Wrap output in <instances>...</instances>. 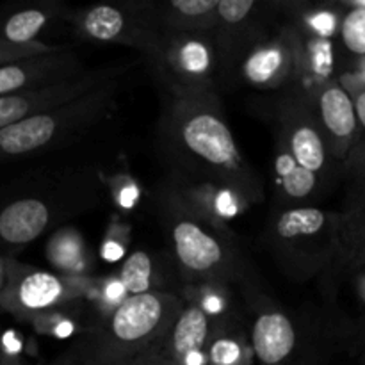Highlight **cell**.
I'll return each mask as SVG.
<instances>
[{
  "instance_id": "6da1fadb",
  "label": "cell",
  "mask_w": 365,
  "mask_h": 365,
  "mask_svg": "<svg viewBox=\"0 0 365 365\" xmlns=\"http://www.w3.org/2000/svg\"><path fill=\"white\" fill-rule=\"evenodd\" d=\"M163 134L178 173L230 185L252 203L264 200L262 180L242 155L217 95L171 98Z\"/></svg>"
},
{
  "instance_id": "7a4b0ae2",
  "label": "cell",
  "mask_w": 365,
  "mask_h": 365,
  "mask_svg": "<svg viewBox=\"0 0 365 365\" xmlns=\"http://www.w3.org/2000/svg\"><path fill=\"white\" fill-rule=\"evenodd\" d=\"M103 187L102 173L89 166L18 184L0 196V250L24 248L50 228L93 209Z\"/></svg>"
},
{
  "instance_id": "3957f363",
  "label": "cell",
  "mask_w": 365,
  "mask_h": 365,
  "mask_svg": "<svg viewBox=\"0 0 365 365\" xmlns=\"http://www.w3.org/2000/svg\"><path fill=\"white\" fill-rule=\"evenodd\" d=\"M160 217L170 239L171 255L185 282H250V269L235 246L232 232L220 230L192 212L166 184L157 195Z\"/></svg>"
},
{
  "instance_id": "277c9868",
  "label": "cell",
  "mask_w": 365,
  "mask_h": 365,
  "mask_svg": "<svg viewBox=\"0 0 365 365\" xmlns=\"http://www.w3.org/2000/svg\"><path fill=\"white\" fill-rule=\"evenodd\" d=\"M123 77L53 109L0 128V166L61 148L113 116Z\"/></svg>"
},
{
  "instance_id": "5b68a950",
  "label": "cell",
  "mask_w": 365,
  "mask_h": 365,
  "mask_svg": "<svg viewBox=\"0 0 365 365\" xmlns=\"http://www.w3.org/2000/svg\"><path fill=\"white\" fill-rule=\"evenodd\" d=\"M184 305V298L170 291L128 296L77 346L96 365H121L163 341Z\"/></svg>"
},
{
  "instance_id": "8992f818",
  "label": "cell",
  "mask_w": 365,
  "mask_h": 365,
  "mask_svg": "<svg viewBox=\"0 0 365 365\" xmlns=\"http://www.w3.org/2000/svg\"><path fill=\"white\" fill-rule=\"evenodd\" d=\"M266 245L282 273L307 282L335 267L341 253V212L321 207L278 209L266 228Z\"/></svg>"
},
{
  "instance_id": "52a82bcc",
  "label": "cell",
  "mask_w": 365,
  "mask_h": 365,
  "mask_svg": "<svg viewBox=\"0 0 365 365\" xmlns=\"http://www.w3.org/2000/svg\"><path fill=\"white\" fill-rule=\"evenodd\" d=\"M64 20L71 24L75 34L86 41L100 45H123L139 50L148 59L159 46L163 31L153 14V2L93 4L66 9Z\"/></svg>"
},
{
  "instance_id": "ba28073f",
  "label": "cell",
  "mask_w": 365,
  "mask_h": 365,
  "mask_svg": "<svg viewBox=\"0 0 365 365\" xmlns=\"http://www.w3.org/2000/svg\"><path fill=\"white\" fill-rule=\"evenodd\" d=\"M148 61L171 98L216 95L221 66L212 34H163Z\"/></svg>"
},
{
  "instance_id": "9c48e42d",
  "label": "cell",
  "mask_w": 365,
  "mask_h": 365,
  "mask_svg": "<svg viewBox=\"0 0 365 365\" xmlns=\"http://www.w3.org/2000/svg\"><path fill=\"white\" fill-rule=\"evenodd\" d=\"M274 125L278 141L302 166L316 173L324 185L342 177V170L331 157L309 96L296 89L282 93L274 106Z\"/></svg>"
},
{
  "instance_id": "30bf717a",
  "label": "cell",
  "mask_w": 365,
  "mask_h": 365,
  "mask_svg": "<svg viewBox=\"0 0 365 365\" xmlns=\"http://www.w3.org/2000/svg\"><path fill=\"white\" fill-rule=\"evenodd\" d=\"M89 278H70L59 273L21 264L13 257L7 285L2 292V309L24 323L39 316L70 307L78 296L86 294Z\"/></svg>"
},
{
  "instance_id": "8fae6325",
  "label": "cell",
  "mask_w": 365,
  "mask_h": 365,
  "mask_svg": "<svg viewBox=\"0 0 365 365\" xmlns=\"http://www.w3.org/2000/svg\"><path fill=\"white\" fill-rule=\"evenodd\" d=\"M242 287L253 310L250 335L257 365H316V356L296 321L252 282Z\"/></svg>"
},
{
  "instance_id": "7c38bea8",
  "label": "cell",
  "mask_w": 365,
  "mask_h": 365,
  "mask_svg": "<svg viewBox=\"0 0 365 365\" xmlns=\"http://www.w3.org/2000/svg\"><path fill=\"white\" fill-rule=\"evenodd\" d=\"M242 84L262 91H289L298 82L294 29L282 21L253 43L234 66Z\"/></svg>"
},
{
  "instance_id": "4fadbf2b",
  "label": "cell",
  "mask_w": 365,
  "mask_h": 365,
  "mask_svg": "<svg viewBox=\"0 0 365 365\" xmlns=\"http://www.w3.org/2000/svg\"><path fill=\"white\" fill-rule=\"evenodd\" d=\"M277 16H282V2L220 0L212 36L220 52L221 70H232L253 43L273 31Z\"/></svg>"
},
{
  "instance_id": "5bb4252c",
  "label": "cell",
  "mask_w": 365,
  "mask_h": 365,
  "mask_svg": "<svg viewBox=\"0 0 365 365\" xmlns=\"http://www.w3.org/2000/svg\"><path fill=\"white\" fill-rule=\"evenodd\" d=\"M128 70H130V64H106V66L86 70L77 77L66 78L56 84L14 93L9 96H0V128H6L25 118L71 102L98 86L125 77Z\"/></svg>"
},
{
  "instance_id": "9a60e30c",
  "label": "cell",
  "mask_w": 365,
  "mask_h": 365,
  "mask_svg": "<svg viewBox=\"0 0 365 365\" xmlns=\"http://www.w3.org/2000/svg\"><path fill=\"white\" fill-rule=\"evenodd\" d=\"M164 184L200 217L220 230H228L232 220L242 216L253 205L242 192L227 184L195 178L175 171Z\"/></svg>"
},
{
  "instance_id": "2e32d148",
  "label": "cell",
  "mask_w": 365,
  "mask_h": 365,
  "mask_svg": "<svg viewBox=\"0 0 365 365\" xmlns=\"http://www.w3.org/2000/svg\"><path fill=\"white\" fill-rule=\"evenodd\" d=\"M307 96L312 103L331 157L344 171L346 163L355 146L356 128H359L355 102H353L351 95L342 88L339 78H335Z\"/></svg>"
},
{
  "instance_id": "e0dca14e",
  "label": "cell",
  "mask_w": 365,
  "mask_h": 365,
  "mask_svg": "<svg viewBox=\"0 0 365 365\" xmlns=\"http://www.w3.org/2000/svg\"><path fill=\"white\" fill-rule=\"evenodd\" d=\"M82 71L86 68L77 53L68 46H57L48 53L0 66V96L56 84L77 77Z\"/></svg>"
},
{
  "instance_id": "ac0fdd59",
  "label": "cell",
  "mask_w": 365,
  "mask_h": 365,
  "mask_svg": "<svg viewBox=\"0 0 365 365\" xmlns=\"http://www.w3.org/2000/svg\"><path fill=\"white\" fill-rule=\"evenodd\" d=\"M221 321L212 319L192 303H185L164 337L170 365H207V349Z\"/></svg>"
},
{
  "instance_id": "d6986e66",
  "label": "cell",
  "mask_w": 365,
  "mask_h": 365,
  "mask_svg": "<svg viewBox=\"0 0 365 365\" xmlns=\"http://www.w3.org/2000/svg\"><path fill=\"white\" fill-rule=\"evenodd\" d=\"M274 198L280 209L312 207L327 189L316 173L307 170L289 153V150L277 139L273 160Z\"/></svg>"
},
{
  "instance_id": "ffe728a7",
  "label": "cell",
  "mask_w": 365,
  "mask_h": 365,
  "mask_svg": "<svg viewBox=\"0 0 365 365\" xmlns=\"http://www.w3.org/2000/svg\"><path fill=\"white\" fill-rule=\"evenodd\" d=\"M294 36L296 52H298V82L294 89L302 91L303 95H310L327 82L337 78L341 70V57H339L337 45L331 39L302 34L296 29Z\"/></svg>"
},
{
  "instance_id": "44dd1931",
  "label": "cell",
  "mask_w": 365,
  "mask_h": 365,
  "mask_svg": "<svg viewBox=\"0 0 365 365\" xmlns=\"http://www.w3.org/2000/svg\"><path fill=\"white\" fill-rule=\"evenodd\" d=\"M220 0L153 2V14L163 34H214Z\"/></svg>"
},
{
  "instance_id": "7402d4cb",
  "label": "cell",
  "mask_w": 365,
  "mask_h": 365,
  "mask_svg": "<svg viewBox=\"0 0 365 365\" xmlns=\"http://www.w3.org/2000/svg\"><path fill=\"white\" fill-rule=\"evenodd\" d=\"M341 253L335 267L359 271L365 267V185H349L341 210Z\"/></svg>"
},
{
  "instance_id": "603a6c76",
  "label": "cell",
  "mask_w": 365,
  "mask_h": 365,
  "mask_svg": "<svg viewBox=\"0 0 365 365\" xmlns=\"http://www.w3.org/2000/svg\"><path fill=\"white\" fill-rule=\"evenodd\" d=\"M66 7L59 2H38L21 6L0 18V39L11 45H34L38 36L56 18H63Z\"/></svg>"
},
{
  "instance_id": "cb8c5ba5",
  "label": "cell",
  "mask_w": 365,
  "mask_h": 365,
  "mask_svg": "<svg viewBox=\"0 0 365 365\" xmlns=\"http://www.w3.org/2000/svg\"><path fill=\"white\" fill-rule=\"evenodd\" d=\"M282 16L302 34L337 41L344 7L341 2H282Z\"/></svg>"
},
{
  "instance_id": "d4e9b609",
  "label": "cell",
  "mask_w": 365,
  "mask_h": 365,
  "mask_svg": "<svg viewBox=\"0 0 365 365\" xmlns=\"http://www.w3.org/2000/svg\"><path fill=\"white\" fill-rule=\"evenodd\" d=\"M252 335L232 317L223 319L207 349V365H255Z\"/></svg>"
},
{
  "instance_id": "484cf974",
  "label": "cell",
  "mask_w": 365,
  "mask_h": 365,
  "mask_svg": "<svg viewBox=\"0 0 365 365\" xmlns=\"http://www.w3.org/2000/svg\"><path fill=\"white\" fill-rule=\"evenodd\" d=\"M120 278L130 296L146 294V292L166 291V271L153 255L146 252H134L125 259L120 269Z\"/></svg>"
},
{
  "instance_id": "4316f807",
  "label": "cell",
  "mask_w": 365,
  "mask_h": 365,
  "mask_svg": "<svg viewBox=\"0 0 365 365\" xmlns=\"http://www.w3.org/2000/svg\"><path fill=\"white\" fill-rule=\"evenodd\" d=\"M46 252L59 274L70 278H89V253L84 239L73 230H63L53 235Z\"/></svg>"
},
{
  "instance_id": "83f0119b",
  "label": "cell",
  "mask_w": 365,
  "mask_h": 365,
  "mask_svg": "<svg viewBox=\"0 0 365 365\" xmlns=\"http://www.w3.org/2000/svg\"><path fill=\"white\" fill-rule=\"evenodd\" d=\"M339 2L344 7V16L335 45L341 57V68H344L346 64L365 57V7H362L360 0Z\"/></svg>"
},
{
  "instance_id": "f1b7e54d",
  "label": "cell",
  "mask_w": 365,
  "mask_h": 365,
  "mask_svg": "<svg viewBox=\"0 0 365 365\" xmlns=\"http://www.w3.org/2000/svg\"><path fill=\"white\" fill-rule=\"evenodd\" d=\"M184 302L192 303L212 319H228L232 309L230 284L221 280H207L184 287Z\"/></svg>"
},
{
  "instance_id": "f546056e",
  "label": "cell",
  "mask_w": 365,
  "mask_h": 365,
  "mask_svg": "<svg viewBox=\"0 0 365 365\" xmlns=\"http://www.w3.org/2000/svg\"><path fill=\"white\" fill-rule=\"evenodd\" d=\"M339 82L351 95L353 102H355L356 121H359L355 146H353L351 155L346 163L342 175L348 182V187L349 185H365V88L351 81H346V78H339Z\"/></svg>"
},
{
  "instance_id": "4dcf8cb0",
  "label": "cell",
  "mask_w": 365,
  "mask_h": 365,
  "mask_svg": "<svg viewBox=\"0 0 365 365\" xmlns=\"http://www.w3.org/2000/svg\"><path fill=\"white\" fill-rule=\"evenodd\" d=\"M86 296L93 303L96 312L102 316V321H106L121 303L127 302L130 294L125 289L120 274H113L106 278H89L84 299Z\"/></svg>"
},
{
  "instance_id": "1f68e13d",
  "label": "cell",
  "mask_w": 365,
  "mask_h": 365,
  "mask_svg": "<svg viewBox=\"0 0 365 365\" xmlns=\"http://www.w3.org/2000/svg\"><path fill=\"white\" fill-rule=\"evenodd\" d=\"M103 185L109 191L110 200H113L114 207L120 210L121 214L132 212L138 207L139 200H141V187L138 182L130 177L128 173H114L110 177H103Z\"/></svg>"
},
{
  "instance_id": "d6a6232c",
  "label": "cell",
  "mask_w": 365,
  "mask_h": 365,
  "mask_svg": "<svg viewBox=\"0 0 365 365\" xmlns=\"http://www.w3.org/2000/svg\"><path fill=\"white\" fill-rule=\"evenodd\" d=\"M31 324L39 331V334L50 335V337L56 339L73 337V335L81 330V328H78L77 316H75L68 307L53 310V312L45 314V316H39L38 319L32 321Z\"/></svg>"
},
{
  "instance_id": "836d02e7",
  "label": "cell",
  "mask_w": 365,
  "mask_h": 365,
  "mask_svg": "<svg viewBox=\"0 0 365 365\" xmlns=\"http://www.w3.org/2000/svg\"><path fill=\"white\" fill-rule=\"evenodd\" d=\"M128 241H130V228H128V225L114 221L107 228L102 248H100V257L106 262H118V260H121L127 255Z\"/></svg>"
},
{
  "instance_id": "e575fe53",
  "label": "cell",
  "mask_w": 365,
  "mask_h": 365,
  "mask_svg": "<svg viewBox=\"0 0 365 365\" xmlns=\"http://www.w3.org/2000/svg\"><path fill=\"white\" fill-rule=\"evenodd\" d=\"M59 45H50V43L39 41L34 45H11L0 39V66L9 63H16V61L29 59V57L41 56V53H48L56 50Z\"/></svg>"
},
{
  "instance_id": "d590c367",
  "label": "cell",
  "mask_w": 365,
  "mask_h": 365,
  "mask_svg": "<svg viewBox=\"0 0 365 365\" xmlns=\"http://www.w3.org/2000/svg\"><path fill=\"white\" fill-rule=\"evenodd\" d=\"M121 365H170L166 356V349H164V339Z\"/></svg>"
},
{
  "instance_id": "8d00e7d4",
  "label": "cell",
  "mask_w": 365,
  "mask_h": 365,
  "mask_svg": "<svg viewBox=\"0 0 365 365\" xmlns=\"http://www.w3.org/2000/svg\"><path fill=\"white\" fill-rule=\"evenodd\" d=\"M337 78H346V81H351L355 82V84L364 86L365 88V57L359 61H353V63L341 68Z\"/></svg>"
},
{
  "instance_id": "74e56055",
  "label": "cell",
  "mask_w": 365,
  "mask_h": 365,
  "mask_svg": "<svg viewBox=\"0 0 365 365\" xmlns=\"http://www.w3.org/2000/svg\"><path fill=\"white\" fill-rule=\"evenodd\" d=\"M43 365H96V364L91 362V360L86 356V353L82 351L77 344H75L70 351H66L64 355H61L59 359L52 360V362H48V364H43Z\"/></svg>"
},
{
  "instance_id": "f35d334b",
  "label": "cell",
  "mask_w": 365,
  "mask_h": 365,
  "mask_svg": "<svg viewBox=\"0 0 365 365\" xmlns=\"http://www.w3.org/2000/svg\"><path fill=\"white\" fill-rule=\"evenodd\" d=\"M11 259L13 257L9 253H2L0 252V298H2V292L7 285V277H9V266H11ZM0 314H4L2 309V302H0Z\"/></svg>"
},
{
  "instance_id": "ab89813d",
  "label": "cell",
  "mask_w": 365,
  "mask_h": 365,
  "mask_svg": "<svg viewBox=\"0 0 365 365\" xmlns=\"http://www.w3.org/2000/svg\"><path fill=\"white\" fill-rule=\"evenodd\" d=\"M359 339L362 341V344H365V319L360 323V327H359Z\"/></svg>"
},
{
  "instance_id": "60d3db41",
  "label": "cell",
  "mask_w": 365,
  "mask_h": 365,
  "mask_svg": "<svg viewBox=\"0 0 365 365\" xmlns=\"http://www.w3.org/2000/svg\"><path fill=\"white\" fill-rule=\"evenodd\" d=\"M359 291H360V294L365 298V277H362V274H360V278H359Z\"/></svg>"
},
{
  "instance_id": "b9f144b4",
  "label": "cell",
  "mask_w": 365,
  "mask_h": 365,
  "mask_svg": "<svg viewBox=\"0 0 365 365\" xmlns=\"http://www.w3.org/2000/svg\"><path fill=\"white\" fill-rule=\"evenodd\" d=\"M362 365H365V353H364V359H362Z\"/></svg>"
}]
</instances>
